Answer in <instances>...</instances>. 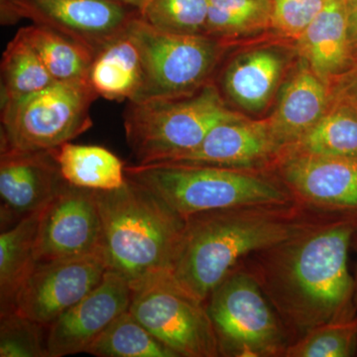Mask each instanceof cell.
<instances>
[{"mask_svg": "<svg viewBox=\"0 0 357 357\" xmlns=\"http://www.w3.org/2000/svg\"><path fill=\"white\" fill-rule=\"evenodd\" d=\"M132 287L123 275L107 270L102 282L49 326L48 357L86 354L121 314L129 310Z\"/></svg>", "mask_w": 357, "mask_h": 357, "instance_id": "cell-15", "label": "cell"}, {"mask_svg": "<svg viewBox=\"0 0 357 357\" xmlns=\"http://www.w3.org/2000/svg\"><path fill=\"white\" fill-rule=\"evenodd\" d=\"M272 0H210L204 34L230 40L271 29Z\"/></svg>", "mask_w": 357, "mask_h": 357, "instance_id": "cell-27", "label": "cell"}, {"mask_svg": "<svg viewBox=\"0 0 357 357\" xmlns=\"http://www.w3.org/2000/svg\"><path fill=\"white\" fill-rule=\"evenodd\" d=\"M109 269L131 285L170 269L185 220L145 185L128 178L114 191H96Z\"/></svg>", "mask_w": 357, "mask_h": 357, "instance_id": "cell-3", "label": "cell"}, {"mask_svg": "<svg viewBox=\"0 0 357 357\" xmlns=\"http://www.w3.org/2000/svg\"><path fill=\"white\" fill-rule=\"evenodd\" d=\"M41 211L28 215L0 234V316L15 311L18 292L35 265V243Z\"/></svg>", "mask_w": 357, "mask_h": 357, "instance_id": "cell-22", "label": "cell"}, {"mask_svg": "<svg viewBox=\"0 0 357 357\" xmlns=\"http://www.w3.org/2000/svg\"><path fill=\"white\" fill-rule=\"evenodd\" d=\"M131 287L129 311L178 357L220 356L206 303L181 288L169 270Z\"/></svg>", "mask_w": 357, "mask_h": 357, "instance_id": "cell-9", "label": "cell"}, {"mask_svg": "<svg viewBox=\"0 0 357 357\" xmlns=\"http://www.w3.org/2000/svg\"><path fill=\"white\" fill-rule=\"evenodd\" d=\"M18 31L38 54L56 83H89L93 54L84 45L34 23Z\"/></svg>", "mask_w": 357, "mask_h": 357, "instance_id": "cell-23", "label": "cell"}, {"mask_svg": "<svg viewBox=\"0 0 357 357\" xmlns=\"http://www.w3.org/2000/svg\"><path fill=\"white\" fill-rule=\"evenodd\" d=\"M354 286H356V297H354V301H356V306L357 309V264L356 274H354Z\"/></svg>", "mask_w": 357, "mask_h": 357, "instance_id": "cell-36", "label": "cell"}, {"mask_svg": "<svg viewBox=\"0 0 357 357\" xmlns=\"http://www.w3.org/2000/svg\"><path fill=\"white\" fill-rule=\"evenodd\" d=\"M287 65L283 52L274 47L252 49L230 61L217 86L227 102L259 112L273 98Z\"/></svg>", "mask_w": 357, "mask_h": 357, "instance_id": "cell-18", "label": "cell"}, {"mask_svg": "<svg viewBox=\"0 0 357 357\" xmlns=\"http://www.w3.org/2000/svg\"><path fill=\"white\" fill-rule=\"evenodd\" d=\"M332 100L344 102L357 112V64L330 84Z\"/></svg>", "mask_w": 357, "mask_h": 357, "instance_id": "cell-32", "label": "cell"}, {"mask_svg": "<svg viewBox=\"0 0 357 357\" xmlns=\"http://www.w3.org/2000/svg\"><path fill=\"white\" fill-rule=\"evenodd\" d=\"M142 82V58L128 26L96 52L89 68V84L105 100L131 102L139 93Z\"/></svg>", "mask_w": 357, "mask_h": 357, "instance_id": "cell-20", "label": "cell"}, {"mask_svg": "<svg viewBox=\"0 0 357 357\" xmlns=\"http://www.w3.org/2000/svg\"><path fill=\"white\" fill-rule=\"evenodd\" d=\"M56 159V149L0 150L1 230L43 210L67 185Z\"/></svg>", "mask_w": 357, "mask_h": 357, "instance_id": "cell-14", "label": "cell"}, {"mask_svg": "<svg viewBox=\"0 0 357 357\" xmlns=\"http://www.w3.org/2000/svg\"><path fill=\"white\" fill-rule=\"evenodd\" d=\"M55 79L20 31L7 45L1 61V105L48 88Z\"/></svg>", "mask_w": 357, "mask_h": 357, "instance_id": "cell-25", "label": "cell"}, {"mask_svg": "<svg viewBox=\"0 0 357 357\" xmlns=\"http://www.w3.org/2000/svg\"><path fill=\"white\" fill-rule=\"evenodd\" d=\"M13 1L14 0H0V20L2 25L15 24L18 22L14 13Z\"/></svg>", "mask_w": 357, "mask_h": 357, "instance_id": "cell-34", "label": "cell"}, {"mask_svg": "<svg viewBox=\"0 0 357 357\" xmlns=\"http://www.w3.org/2000/svg\"><path fill=\"white\" fill-rule=\"evenodd\" d=\"M356 237L357 215H326L239 264L261 288L291 344L319 326L357 316L349 269Z\"/></svg>", "mask_w": 357, "mask_h": 357, "instance_id": "cell-1", "label": "cell"}, {"mask_svg": "<svg viewBox=\"0 0 357 357\" xmlns=\"http://www.w3.org/2000/svg\"><path fill=\"white\" fill-rule=\"evenodd\" d=\"M126 173L185 220L204 211L295 203L285 185L270 171L159 162L126 166Z\"/></svg>", "mask_w": 357, "mask_h": 357, "instance_id": "cell-4", "label": "cell"}, {"mask_svg": "<svg viewBox=\"0 0 357 357\" xmlns=\"http://www.w3.org/2000/svg\"><path fill=\"white\" fill-rule=\"evenodd\" d=\"M56 159L62 177L73 187L107 192L128 182L126 166L105 147L67 142L56 149Z\"/></svg>", "mask_w": 357, "mask_h": 357, "instance_id": "cell-21", "label": "cell"}, {"mask_svg": "<svg viewBox=\"0 0 357 357\" xmlns=\"http://www.w3.org/2000/svg\"><path fill=\"white\" fill-rule=\"evenodd\" d=\"M345 17L349 51L354 65L357 64V0L345 1Z\"/></svg>", "mask_w": 357, "mask_h": 357, "instance_id": "cell-33", "label": "cell"}, {"mask_svg": "<svg viewBox=\"0 0 357 357\" xmlns=\"http://www.w3.org/2000/svg\"><path fill=\"white\" fill-rule=\"evenodd\" d=\"M129 31L139 48L142 86L134 100L178 98L213 82L229 42L208 35L159 31L138 15ZM131 100V102H134Z\"/></svg>", "mask_w": 357, "mask_h": 357, "instance_id": "cell-7", "label": "cell"}, {"mask_svg": "<svg viewBox=\"0 0 357 357\" xmlns=\"http://www.w3.org/2000/svg\"><path fill=\"white\" fill-rule=\"evenodd\" d=\"M86 354L98 357H178L129 310L98 335Z\"/></svg>", "mask_w": 357, "mask_h": 357, "instance_id": "cell-26", "label": "cell"}, {"mask_svg": "<svg viewBox=\"0 0 357 357\" xmlns=\"http://www.w3.org/2000/svg\"><path fill=\"white\" fill-rule=\"evenodd\" d=\"M296 44L299 57L328 84L351 69L344 0H328Z\"/></svg>", "mask_w": 357, "mask_h": 357, "instance_id": "cell-19", "label": "cell"}, {"mask_svg": "<svg viewBox=\"0 0 357 357\" xmlns=\"http://www.w3.org/2000/svg\"><path fill=\"white\" fill-rule=\"evenodd\" d=\"M331 102L330 84L300 58L282 88L276 109L266 119L280 153L323 117Z\"/></svg>", "mask_w": 357, "mask_h": 357, "instance_id": "cell-17", "label": "cell"}, {"mask_svg": "<svg viewBox=\"0 0 357 357\" xmlns=\"http://www.w3.org/2000/svg\"><path fill=\"white\" fill-rule=\"evenodd\" d=\"M98 95L89 83H55L1 105V148L41 151L70 142L93 126Z\"/></svg>", "mask_w": 357, "mask_h": 357, "instance_id": "cell-8", "label": "cell"}, {"mask_svg": "<svg viewBox=\"0 0 357 357\" xmlns=\"http://www.w3.org/2000/svg\"><path fill=\"white\" fill-rule=\"evenodd\" d=\"M239 115L211 82L191 95L128 102L124 133L136 164L168 162L190 153L215 126Z\"/></svg>", "mask_w": 357, "mask_h": 357, "instance_id": "cell-5", "label": "cell"}, {"mask_svg": "<svg viewBox=\"0 0 357 357\" xmlns=\"http://www.w3.org/2000/svg\"><path fill=\"white\" fill-rule=\"evenodd\" d=\"M206 309L220 356L285 357L290 338L255 279L238 265L211 294Z\"/></svg>", "mask_w": 357, "mask_h": 357, "instance_id": "cell-6", "label": "cell"}, {"mask_svg": "<svg viewBox=\"0 0 357 357\" xmlns=\"http://www.w3.org/2000/svg\"><path fill=\"white\" fill-rule=\"evenodd\" d=\"M107 270L103 248L79 257L37 262L18 292L15 311L49 328L91 293Z\"/></svg>", "mask_w": 357, "mask_h": 357, "instance_id": "cell-10", "label": "cell"}, {"mask_svg": "<svg viewBox=\"0 0 357 357\" xmlns=\"http://www.w3.org/2000/svg\"><path fill=\"white\" fill-rule=\"evenodd\" d=\"M271 172L296 203L326 215H357V158L284 152Z\"/></svg>", "mask_w": 357, "mask_h": 357, "instance_id": "cell-11", "label": "cell"}, {"mask_svg": "<svg viewBox=\"0 0 357 357\" xmlns=\"http://www.w3.org/2000/svg\"><path fill=\"white\" fill-rule=\"evenodd\" d=\"M328 0H272L271 29L297 40L323 10Z\"/></svg>", "mask_w": 357, "mask_h": 357, "instance_id": "cell-31", "label": "cell"}, {"mask_svg": "<svg viewBox=\"0 0 357 357\" xmlns=\"http://www.w3.org/2000/svg\"><path fill=\"white\" fill-rule=\"evenodd\" d=\"M279 154L267 119L241 114L215 126L190 153L168 162L271 172Z\"/></svg>", "mask_w": 357, "mask_h": 357, "instance_id": "cell-16", "label": "cell"}, {"mask_svg": "<svg viewBox=\"0 0 357 357\" xmlns=\"http://www.w3.org/2000/svg\"><path fill=\"white\" fill-rule=\"evenodd\" d=\"M210 0H152L140 13L159 31L178 35H206Z\"/></svg>", "mask_w": 357, "mask_h": 357, "instance_id": "cell-29", "label": "cell"}, {"mask_svg": "<svg viewBox=\"0 0 357 357\" xmlns=\"http://www.w3.org/2000/svg\"><path fill=\"white\" fill-rule=\"evenodd\" d=\"M298 203L204 211L185 218L171 276L206 303L248 256L285 241L326 217Z\"/></svg>", "mask_w": 357, "mask_h": 357, "instance_id": "cell-2", "label": "cell"}, {"mask_svg": "<svg viewBox=\"0 0 357 357\" xmlns=\"http://www.w3.org/2000/svg\"><path fill=\"white\" fill-rule=\"evenodd\" d=\"M112 1L119 2V3H123L126 4V6L133 7V8L137 9L141 13L146 8V6L152 0H112Z\"/></svg>", "mask_w": 357, "mask_h": 357, "instance_id": "cell-35", "label": "cell"}, {"mask_svg": "<svg viewBox=\"0 0 357 357\" xmlns=\"http://www.w3.org/2000/svg\"><path fill=\"white\" fill-rule=\"evenodd\" d=\"M0 318V356L48 357V326L16 311Z\"/></svg>", "mask_w": 357, "mask_h": 357, "instance_id": "cell-30", "label": "cell"}, {"mask_svg": "<svg viewBox=\"0 0 357 357\" xmlns=\"http://www.w3.org/2000/svg\"><path fill=\"white\" fill-rule=\"evenodd\" d=\"M102 248V222L96 191L66 185L40 215L36 261L79 257Z\"/></svg>", "mask_w": 357, "mask_h": 357, "instance_id": "cell-12", "label": "cell"}, {"mask_svg": "<svg viewBox=\"0 0 357 357\" xmlns=\"http://www.w3.org/2000/svg\"><path fill=\"white\" fill-rule=\"evenodd\" d=\"M344 1H347V0H344Z\"/></svg>", "mask_w": 357, "mask_h": 357, "instance_id": "cell-37", "label": "cell"}, {"mask_svg": "<svg viewBox=\"0 0 357 357\" xmlns=\"http://www.w3.org/2000/svg\"><path fill=\"white\" fill-rule=\"evenodd\" d=\"M13 8L18 21L25 18L62 33L93 56L140 15L137 9L112 0H14Z\"/></svg>", "mask_w": 357, "mask_h": 357, "instance_id": "cell-13", "label": "cell"}, {"mask_svg": "<svg viewBox=\"0 0 357 357\" xmlns=\"http://www.w3.org/2000/svg\"><path fill=\"white\" fill-rule=\"evenodd\" d=\"M284 152L357 158V112L332 100L323 117Z\"/></svg>", "mask_w": 357, "mask_h": 357, "instance_id": "cell-24", "label": "cell"}, {"mask_svg": "<svg viewBox=\"0 0 357 357\" xmlns=\"http://www.w3.org/2000/svg\"><path fill=\"white\" fill-rule=\"evenodd\" d=\"M357 354V316L325 324L289 345L285 357H351Z\"/></svg>", "mask_w": 357, "mask_h": 357, "instance_id": "cell-28", "label": "cell"}]
</instances>
